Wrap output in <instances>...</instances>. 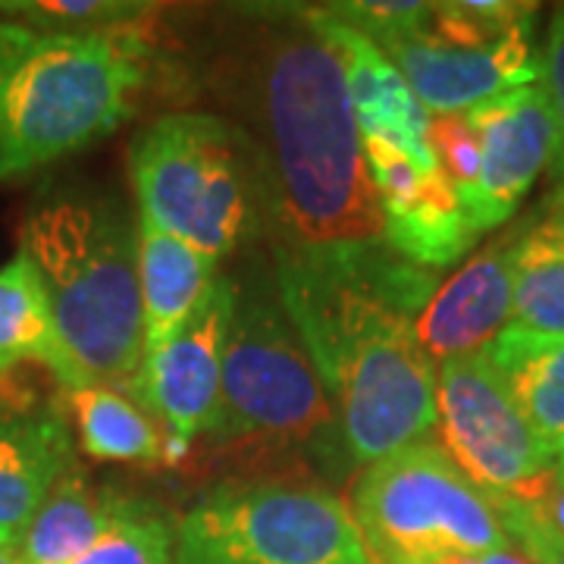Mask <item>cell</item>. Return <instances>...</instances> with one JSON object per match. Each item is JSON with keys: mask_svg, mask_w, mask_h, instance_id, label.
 I'll use <instances>...</instances> for the list:
<instances>
[{"mask_svg": "<svg viewBox=\"0 0 564 564\" xmlns=\"http://www.w3.org/2000/svg\"><path fill=\"white\" fill-rule=\"evenodd\" d=\"M273 285L333 402L345 458L367 467L426 443L436 426V364L414 321L440 273L377 239L273 248Z\"/></svg>", "mask_w": 564, "mask_h": 564, "instance_id": "1", "label": "cell"}, {"mask_svg": "<svg viewBox=\"0 0 564 564\" xmlns=\"http://www.w3.org/2000/svg\"><path fill=\"white\" fill-rule=\"evenodd\" d=\"M251 57L248 95L273 248L304 251L383 239L380 207L343 63L329 41L292 13Z\"/></svg>", "mask_w": 564, "mask_h": 564, "instance_id": "2", "label": "cell"}, {"mask_svg": "<svg viewBox=\"0 0 564 564\" xmlns=\"http://www.w3.org/2000/svg\"><path fill=\"white\" fill-rule=\"evenodd\" d=\"M148 54L139 22L57 32L0 17V182L120 129L148 79Z\"/></svg>", "mask_w": 564, "mask_h": 564, "instance_id": "3", "label": "cell"}, {"mask_svg": "<svg viewBox=\"0 0 564 564\" xmlns=\"http://www.w3.org/2000/svg\"><path fill=\"white\" fill-rule=\"evenodd\" d=\"M54 317L88 383L129 389L144 361L139 220L107 195H54L22 223Z\"/></svg>", "mask_w": 564, "mask_h": 564, "instance_id": "4", "label": "cell"}, {"mask_svg": "<svg viewBox=\"0 0 564 564\" xmlns=\"http://www.w3.org/2000/svg\"><path fill=\"white\" fill-rule=\"evenodd\" d=\"M333 20L377 41L430 117L470 113L505 91L543 82L533 54L540 7L518 0L329 3Z\"/></svg>", "mask_w": 564, "mask_h": 564, "instance_id": "5", "label": "cell"}, {"mask_svg": "<svg viewBox=\"0 0 564 564\" xmlns=\"http://www.w3.org/2000/svg\"><path fill=\"white\" fill-rule=\"evenodd\" d=\"M141 220L220 263L251 236L261 173L242 129L214 113H166L129 144Z\"/></svg>", "mask_w": 564, "mask_h": 564, "instance_id": "6", "label": "cell"}, {"mask_svg": "<svg viewBox=\"0 0 564 564\" xmlns=\"http://www.w3.org/2000/svg\"><path fill=\"white\" fill-rule=\"evenodd\" d=\"M214 445L343 443L321 373L282 311L276 285L236 289L223 351L220 404L207 430Z\"/></svg>", "mask_w": 564, "mask_h": 564, "instance_id": "7", "label": "cell"}, {"mask_svg": "<svg viewBox=\"0 0 564 564\" xmlns=\"http://www.w3.org/2000/svg\"><path fill=\"white\" fill-rule=\"evenodd\" d=\"M348 508L370 564H433L511 549L492 502L430 440L367 464Z\"/></svg>", "mask_w": 564, "mask_h": 564, "instance_id": "8", "label": "cell"}, {"mask_svg": "<svg viewBox=\"0 0 564 564\" xmlns=\"http://www.w3.org/2000/svg\"><path fill=\"white\" fill-rule=\"evenodd\" d=\"M173 564H370L351 508L289 480L220 484L176 524Z\"/></svg>", "mask_w": 564, "mask_h": 564, "instance_id": "9", "label": "cell"}, {"mask_svg": "<svg viewBox=\"0 0 564 564\" xmlns=\"http://www.w3.org/2000/svg\"><path fill=\"white\" fill-rule=\"evenodd\" d=\"M436 426L445 455L486 499H514L555 470L480 351L436 370Z\"/></svg>", "mask_w": 564, "mask_h": 564, "instance_id": "10", "label": "cell"}, {"mask_svg": "<svg viewBox=\"0 0 564 564\" xmlns=\"http://www.w3.org/2000/svg\"><path fill=\"white\" fill-rule=\"evenodd\" d=\"M236 311V282L217 276L210 295L180 333L148 351L126 389L161 423L166 464H180L198 436H207L223 386V351Z\"/></svg>", "mask_w": 564, "mask_h": 564, "instance_id": "11", "label": "cell"}, {"mask_svg": "<svg viewBox=\"0 0 564 564\" xmlns=\"http://www.w3.org/2000/svg\"><path fill=\"white\" fill-rule=\"evenodd\" d=\"M364 161L383 223V242L404 261L440 273L477 245L480 232L464 214L436 158L417 161L395 148L364 141Z\"/></svg>", "mask_w": 564, "mask_h": 564, "instance_id": "12", "label": "cell"}, {"mask_svg": "<svg viewBox=\"0 0 564 564\" xmlns=\"http://www.w3.org/2000/svg\"><path fill=\"white\" fill-rule=\"evenodd\" d=\"M480 135V180L464 202V214L484 236L508 223L552 166L558 129L543 82L505 91L464 113Z\"/></svg>", "mask_w": 564, "mask_h": 564, "instance_id": "13", "label": "cell"}, {"mask_svg": "<svg viewBox=\"0 0 564 564\" xmlns=\"http://www.w3.org/2000/svg\"><path fill=\"white\" fill-rule=\"evenodd\" d=\"M521 226L477 251L452 280L440 282L436 295L414 321L417 343L433 364L484 351L511 317L514 242Z\"/></svg>", "mask_w": 564, "mask_h": 564, "instance_id": "14", "label": "cell"}, {"mask_svg": "<svg viewBox=\"0 0 564 564\" xmlns=\"http://www.w3.org/2000/svg\"><path fill=\"white\" fill-rule=\"evenodd\" d=\"M304 17L329 41V47L343 63L361 141H377L408 158L430 161V113L414 98L399 66L386 57L383 47L361 35L358 29L333 20L323 7L307 10Z\"/></svg>", "mask_w": 564, "mask_h": 564, "instance_id": "15", "label": "cell"}, {"mask_svg": "<svg viewBox=\"0 0 564 564\" xmlns=\"http://www.w3.org/2000/svg\"><path fill=\"white\" fill-rule=\"evenodd\" d=\"M76 464L73 426L57 402L0 408V545L17 549L44 496Z\"/></svg>", "mask_w": 564, "mask_h": 564, "instance_id": "16", "label": "cell"}, {"mask_svg": "<svg viewBox=\"0 0 564 564\" xmlns=\"http://www.w3.org/2000/svg\"><path fill=\"white\" fill-rule=\"evenodd\" d=\"M217 261L139 217V292L144 355L170 343L210 295Z\"/></svg>", "mask_w": 564, "mask_h": 564, "instance_id": "17", "label": "cell"}, {"mask_svg": "<svg viewBox=\"0 0 564 564\" xmlns=\"http://www.w3.org/2000/svg\"><path fill=\"white\" fill-rule=\"evenodd\" d=\"M552 458L564 448V336L508 323L480 351Z\"/></svg>", "mask_w": 564, "mask_h": 564, "instance_id": "18", "label": "cell"}, {"mask_svg": "<svg viewBox=\"0 0 564 564\" xmlns=\"http://www.w3.org/2000/svg\"><path fill=\"white\" fill-rule=\"evenodd\" d=\"M20 364H41L61 389L88 383L63 343L47 285L25 248L0 267V373Z\"/></svg>", "mask_w": 564, "mask_h": 564, "instance_id": "19", "label": "cell"}, {"mask_svg": "<svg viewBox=\"0 0 564 564\" xmlns=\"http://www.w3.org/2000/svg\"><path fill=\"white\" fill-rule=\"evenodd\" d=\"M126 496L95 486L85 467L73 464L44 496L17 543L20 564H69L88 552L113 524Z\"/></svg>", "mask_w": 564, "mask_h": 564, "instance_id": "20", "label": "cell"}, {"mask_svg": "<svg viewBox=\"0 0 564 564\" xmlns=\"http://www.w3.org/2000/svg\"><path fill=\"white\" fill-rule=\"evenodd\" d=\"M63 411L95 462L166 464V436L129 392L107 383L63 389Z\"/></svg>", "mask_w": 564, "mask_h": 564, "instance_id": "21", "label": "cell"}, {"mask_svg": "<svg viewBox=\"0 0 564 564\" xmlns=\"http://www.w3.org/2000/svg\"><path fill=\"white\" fill-rule=\"evenodd\" d=\"M511 314L518 326L564 336V202L527 217L514 242Z\"/></svg>", "mask_w": 564, "mask_h": 564, "instance_id": "22", "label": "cell"}, {"mask_svg": "<svg viewBox=\"0 0 564 564\" xmlns=\"http://www.w3.org/2000/svg\"><path fill=\"white\" fill-rule=\"evenodd\" d=\"M173 549L176 524L161 505L126 496L101 540L69 564H173Z\"/></svg>", "mask_w": 564, "mask_h": 564, "instance_id": "23", "label": "cell"}, {"mask_svg": "<svg viewBox=\"0 0 564 564\" xmlns=\"http://www.w3.org/2000/svg\"><path fill=\"white\" fill-rule=\"evenodd\" d=\"M148 3L132 0H0L3 20L57 32H104L148 17Z\"/></svg>", "mask_w": 564, "mask_h": 564, "instance_id": "24", "label": "cell"}, {"mask_svg": "<svg viewBox=\"0 0 564 564\" xmlns=\"http://www.w3.org/2000/svg\"><path fill=\"white\" fill-rule=\"evenodd\" d=\"M430 151L443 170L448 185L464 202L474 195L480 180V135L464 113L455 117H430Z\"/></svg>", "mask_w": 564, "mask_h": 564, "instance_id": "25", "label": "cell"}, {"mask_svg": "<svg viewBox=\"0 0 564 564\" xmlns=\"http://www.w3.org/2000/svg\"><path fill=\"white\" fill-rule=\"evenodd\" d=\"M543 88L555 113V129H558V144L552 158V204L564 202V3L555 7L549 32H545L543 51Z\"/></svg>", "mask_w": 564, "mask_h": 564, "instance_id": "26", "label": "cell"}, {"mask_svg": "<svg viewBox=\"0 0 564 564\" xmlns=\"http://www.w3.org/2000/svg\"><path fill=\"white\" fill-rule=\"evenodd\" d=\"M508 540L533 564H564V536H558L518 499H492Z\"/></svg>", "mask_w": 564, "mask_h": 564, "instance_id": "27", "label": "cell"}, {"mask_svg": "<svg viewBox=\"0 0 564 564\" xmlns=\"http://www.w3.org/2000/svg\"><path fill=\"white\" fill-rule=\"evenodd\" d=\"M518 502H524L549 530H555L558 536H564V480L552 470L545 480L527 489L524 496H514Z\"/></svg>", "mask_w": 564, "mask_h": 564, "instance_id": "28", "label": "cell"}, {"mask_svg": "<svg viewBox=\"0 0 564 564\" xmlns=\"http://www.w3.org/2000/svg\"><path fill=\"white\" fill-rule=\"evenodd\" d=\"M433 564H533L521 549H496V552H477V555H443Z\"/></svg>", "mask_w": 564, "mask_h": 564, "instance_id": "29", "label": "cell"}, {"mask_svg": "<svg viewBox=\"0 0 564 564\" xmlns=\"http://www.w3.org/2000/svg\"><path fill=\"white\" fill-rule=\"evenodd\" d=\"M0 564H20L17 562V552L10 545H0Z\"/></svg>", "mask_w": 564, "mask_h": 564, "instance_id": "30", "label": "cell"}, {"mask_svg": "<svg viewBox=\"0 0 564 564\" xmlns=\"http://www.w3.org/2000/svg\"><path fill=\"white\" fill-rule=\"evenodd\" d=\"M3 383H7V373H0V408L17 404V399H7V389H3ZM22 402H25V399H22Z\"/></svg>", "mask_w": 564, "mask_h": 564, "instance_id": "31", "label": "cell"}, {"mask_svg": "<svg viewBox=\"0 0 564 564\" xmlns=\"http://www.w3.org/2000/svg\"><path fill=\"white\" fill-rule=\"evenodd\" d=\"M555 474H558V477L564 480V448H562V455L555 458Z\"/></svg>", "mask_w": 564, "mask_h": 564, "instance_id": "32", "label": "cell"}]
</instances>
